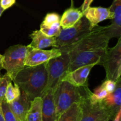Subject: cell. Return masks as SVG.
I'll use <instances>...</instances> for the list:
<instances>
[{"label": "cell", "instance_id": "5b68a950", "mask_svg": "<svg viewBox=\"0 0 121 121\" xmlns=\"http://www.w3.org/2000/svg\"><path fill=\"white\" fill-rule=\"evenodd\" d=\"M28 48L24 45L18 44L9 47L5 51L2 59V69L12 80L17 74L25 67V61Z\"/></svg>", "mask_w": 121, "mask_h": 121}, {"label": "cell", "instance_id": "277c9868", "mask_svg": "<svg viewBox=\"0 0 121 121\" xmlns=\"http://www.w3.org/2000/svg\"><path fill=\"white\" fill-rule=\"evenodd\" d=\"M94 28L91 27L89 21L83 15L73 27L66 29L61 28L59 34L55 37L56 48L61 49L76 43L91 33Z\"/></svg>", "mask_w": 121, "mask_h": 121}, {"label": "cell", "instance_id": "1f68e13d", "mask_svg": "<svg viewBox=\"0 0 121 121\" xmlns=\"http://www.w3.org/2000/svg\"><path fill=\"white\" fill-rule=\"evenodd\" d=\"M4 11V9H2V8H1V5H0V17L1 16V15H2V13H3Z\"/></svg>", "mask_w": 121, "mask_h": 121}, {"label": "cell", "instance_id": "30bf717a", "mask_svg": "<svg viewBox=\"0 0 121 121\" xmlns=\"http://www.w3.org/2000/svg\"><path fill=\"white\" fill-rule=\"evenodd\" d=\"M98 63H93L78 67L72 71H67L61 81H67L76 87L88 86L87 79L91 70Z\"/></svg>", "mask_w": 121, "mask_h": 121}, {"label": "cell", "instance_id": "4dcf8cb0", "mask_svg": "<svg viewBox=\"0 0 121 121\" xmlns=\"http://www.w3.org/2000/svg\"><path fill=\"white\" fill-rule=\"evenodd\" d=\"M0 121H5L3 115H2V112H1V106H0Z\"/></svg>", "mask_w": 121, "mask_h": 121}, {"label": "cell", "instance_id": "484cf974", "mask_svg": "<svg viewBox=\"0 0 121 121\" xmlns=\"http://www.w3.org/2000/svg\"><path fill=\"white\" fill-rule=\"evenodd\" d=\"M100 86L104 87L108 92L109 94L112 93L114 91L117 86V82H115L110 79H106L102 83Z\"/></svg>", "mask_w": 121, "mask_h": 121}, {"label": "cell", "instance_id": "2e32d148", "mask_svg": "<svg viewBox=\"0 0 121 121\" xmlns=\"http://www.w3.org/2000/svg\"><path fill=\"white\" fill-rule=\"evenodd\" d=\"M31 42L27 47L35 49H44L49 47H56L55 37H49L45 35L40 30L34 31L30 35Z\"/></svg>", "mask_w": 121, "mask_h": 121}, {"label": "cell", "instance_id": "5bb4252c", "mask_svg": "<svg viewBox=\"0 0 121 121\" xmlns=\"http://www.w3.org/2000/svg\"><path fill=\"white\" fill-rule=\"evenodd\" d=\"M31 101L26 93L22 91L20 96L9 104L11 110L20 121H26Z\"/></svg>", "mask_w": 121, "mask_h": 121}, {"label": "cell", "instance_id": "d6986e66", "mask_svg": "<svg viewBox=\"0 0 121 121\" xmlns=\"http://www.w3.org/2000/svg\"><path fill=\"white\" fill-rule=\"evenodd\" d=\"M26 121H42V99L36 97L31 101Z\"/></svg>", "mask_w": 121, "mask_h": 121}, {"label": "cell", "instance_id": "7c38bea8", "mask_svg": "<svg viewBox=\"0 0 121 121\" xmlns=\"http://www.w3.org/2000/svg\"><path fill=\"white\" fill-rule=\"evenodd\" d=\"M83 15L89 21L92 27L98 26V24L105 20L113 18V14L109 8L104 7H91L87 8L83 13Z\"/></svg>", "mask_w": 121, "mask_h": 121}, {"label": "cell", "instance_id": "e0dca14e", "mask_svg": "<svg viewBox=\"0 0 121 121\" xmlns=\"http://www.w3.org/2000/svg\"><path fill=\"white\" fill-rule=\"evenodd\" d=\"M83 16V13L80 9L70 7L64 12L60 18V24L61 28L66 29L74 26L78 21Z\"/></svg>", "mask_w": 121, "mask_h": 121}, {"label": "cell", "instance_id": "d4e9b609", "mask_svg": "<svg viewBox=\"0 0 121 121\" xmlns=\"http://www.w3.org/2000/svg\"><path fill=\"white\" fill-rule=\"evenodd\" d=\"M60 17L56 13H48L45 17L43 21L41 24L44 26H51L58 22H60Z\"/></svg>", "mask_w": 121, "mask_h": 121}, {"label": "cell", "instance_id": "ffe728a7", "mask_svg": "<svg viewBox=\"0 0 121 121\" xmlns=\"http://www.w3.org/2000/svg\"><path fill=\"white\" fill-rule=\"evenodd\" d=\"M21 95V91L17 85L14 83L13 85L11 82L9 83L7 87L4 96V100L8 104L17 99Z\"/></svg>", "mask_w": 121, "mask_h": 121}, {"label": "cell", "instance_id": "ac0fdd59", "mask_svg": "<svg viewBox=\"0 0 121 121\" xmlns=\"http://www.w3.org/2000/svg\"><path fill=\"white\" fill-rule=\"evenodd\" d=\"M82 115V109L80 103H74L61 113L56 121H80Z\"/></svg>", "mask_w": 121, "mask_h": 121}, {"label": "cell", "instance_id": "6da1fadb", "mask_svg": "<svg viewBox=\"0 0 121 121\" xmlns=\"http://www.w3.org/2000/svg\"><path fill=\"white\" fill-rule=\"evenodd\" d=\"M106 27L95 26L93 30L78 42L60 50L68 53L70 59L69 71L93 63L99 65L108 48L110 39L106 33Z\"/></svg>", "mask_w": 121, "mask_h": 121}, {"label": "cell", "instance_id": "cb8c5ba5", "mask_svg": "<svg viewBox=\"0 0 121 121\" xmlns=\"http://www.w3.org/2000/svg\"><path fill=\"white\" fill-rule=\"evenodd\" d=\"M13 81L11 78L7 74H4L3 76H0V106L1 102L4 99L5 93L7 87L8 83Z\"/></svg>", "mask_w": 121, "mask_h": 121}, {"label": "cell", "instance_id": "8fae6325", "mask_svg": "<svg viewBox=\"0 0 121 121\" xmlns=\"http://www.w3.org/2000/svg\"><path fill=\"white\" fill-rule=\"evenodd\" d=\"M109 9L113 13L111 24L106 27V33L110 39L121 36V0H113Z\"/></svg>", "mask_w": 121, "mask_h": 121}, {"label": "cell", "instance_id": "9a60e30c", "mask_svg": "<svg viewBox=\"0 0 121 121\" xmlns=\"http://www.w3.org/2000/svg\"><path fill=\"white\" fill-rule=\"evenodd\" d=\"M105 107L111 112L113 117L119 110L121 109V79L117 81V86L114 91L110 93L102 102Z\"/></svg>", "mask_w": 121, "mask_h": 121}, {"label": "cell", "instance_id": "52a82bcc", "mask_svg": "<svg viewBox=\"0 0 121 121\" xmlns=\"http://www.w3.org/2000/svg\"><path fill=\"white\" fill-rule=\"evenodd\" d=\"M99 65L105 68L106 79L117 82L121 74V38L118 39L117 44L112 48H108Z\"/></svg>", "mask_w": 121, "mask_h": 121}, {"label": "cell", "instance_id": "3957f363", "mask_svg": "<svg viewBox=\"0 0 121 121\" xmlns=\"http://www.w3.org/2000/svg\"><path fill=\"white\" fill-rule=\"evenodd\" d=\"M91 92L88 86L78 87L67 81L60 82L53 93L56 107L55 121L72 104L81 102Z\"/></svg>", "mask_w": 121, "mask_h": 121}, {"label": "cell", "instance_id": "4fadbf2b", "mask_svg": "<svg viewBox=\"0 0 121 121\" xmlns=\"http://www.w3.org/2000/svg\"><path fill=\"white\" fill-rule=\"evenodd\" d=\"M53 93V90L47 89L41 95L42 121H55L56 107Z\"/></svg>", "mask_w": 121, "mask_h": 121}, {"label": "cell", "instance_id": "ba28073f", "mask_svg": "<svg viewBox=\"0 0 121 121\" xmlns=\"http://www.w3.org/2000/svg\"><path fill=\"white\" fill-rule=\"evenodd\" d=\"M91 92L80 102L83 112L82 118L80 121H109L114 118L102 102L97 104L91 103L89 96Z\"/></svg>", "mask_w": 121, "mask_h": 121}, {"label": "cell", "instance_id": "44dd1931", "mask_svg": "<svg viewBox=\"0 0 121 121\" xmlns=\"http://www.w3.org/2000/svg\"><path fill=\"white\" fill-rule=\"evenodd\" d=\"M108 95L109 93L104 87L99 86L95 89L93 93L91 92L89 99L92 104H97L102 102Z\"/></svg>", "mask_w": 121, "mask_h": 121}, {"label": "cell", "instance_id": "603a6c76", "mask_svg": "<svg viewBox=\"0 0 121 121\" xmlns=\"http://www.w3.org/2000/svg\"><path fill=\"white\" fill-rule=\"evenodd\" d=\"M60 22H58L51 26H44L40 24V30L45 35L49 37H56L61 30Z\"/></svg>", "mask_w": 121, "mask_h": 121}, {"label": "cell", "instance_id": "9c48e42d", "mask_svg": "<svg viewBox=\"0 0 121 121\" xmlns=\"http://www.w3.org/2000/svg\"><path fill=\"white\" fill-rule=\"evenodd\" d=\"M26 56L25 66H34L47 62L50 59L60 56L62 53L59 48H53L45 50L43 49H35L28 47Z\"/></svg>", "mask_w": 121, "mask_h": 121}, {"label": "cell", "instance_id": "f546056e", "mask_svg": "<svg viewBox=\"0 0 121 121\" xmlns=\"http://www.w3.org/2000/svg\"><path fill=\"white\" fill-rule=\"evenodd\" d=\"M2 59H3V56L0 54V71L2 69Z\"/></svg>", "mask_w": 121, "mask_h": 121}, {"label": "cell", "instance_id": "7402d4cb", "mask_svg": "<svg viewBox=\"0 0 121 121\" xmlns=\"http://www.w3.org/2000/svg\"><path fill=\"white\" fill-rule=\"evenodd\" d=\"M1 109L5 121H20L12 112L9 104L4 99L1 102Z\"/></svg>", "mask_w": 121, "mask_h": 121}, {"label": "cell", "instance_id": "7a4b0ae2", "mask_svg": "<svg viewBox=\"0 0 121 121\" xmlns=\"http://www.w3.org/2000/svg\"><path fill=\"white\" fill-rule=\"evenodd\" d=\"M13 81L31 100L41 97L47 83L46 62L37 66H26L15 75Z\"/></svg>", "mask_w": 121, "mask_h": 121}, {"label": "cell", "instance_id": "8992f818", "mask_svg": "<svg viewBox=\"0 0 121 121\" xmlns=\"http://www.w3.org/2000/svg\"><path fill=\"white\" fill-rule=\"evenodd\" d=\"M70 63V59L68 53H62L60 56L50 59L46 62L47 83L46 90L52 89L54 91L66 72L69 71Z\"/></svg>", "mask_w": 121, "mask_h": 121}, {"label": "cell", "instance_id": "f1b7e54d", "mask_svg": "<svg viewBox=\"0 0 121 121\" xmlns=\"http://www.w3.org/2000/svg\"><path fill=\"white\" fill-rule=\"evenodd\" d=\"M121 109L119 110L118 112H117V114L114 117V119L113 121H121Z\"/></svg>", "mask_w": 121, "mask_h": 121}, {"label": "cell", "instance_id": "83f0119b", "mask_svg": "<svg viewBox=\"0 0 121 121\" xmlns=\"http://www.w3.org/2000/svg\"><path fill=\"white\" fill-rule=\"evenodd\" d=\"M93 1V0H84L83 3L82 4L81 6V9L80 10L82 11L83 13L88 8H89L91 7V4L92 3V2Z\"/></svg>", "mask_w": 121, "mask_h": 121}, {"label": "cell", "instance_id": "4316f807", "mask_svg": "<svg viewBox=\"0 0 121 121\" xmlns=\"http://www.w3.org/2000/svg\"><path fill=\"white\" fill-rule=\"evenodd\" d=\"M15 3V0H0V5L4 9H8Z\"/></svg>", "mask_w": 121, "mask_h": 121}]
</instances>
